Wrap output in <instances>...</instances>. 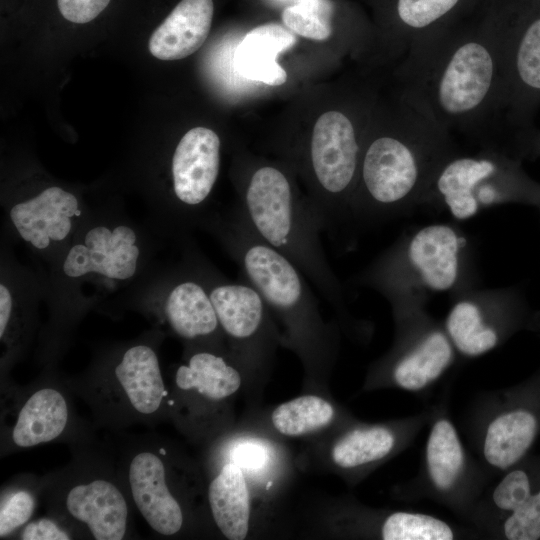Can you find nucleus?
Wrapping results in <instances>:
<instances>
[{"label":"nucleus","mask_w":540,"mask_h":540,"mask_svg":"<svg viewBox=\"0 0 540 540\" xmlns=\"http://www.w3.org/2000/svg\"><path fill=\"white\" fill-rule=\"evenodd\" d=\"M510 4L485 0L416 43L402 68V96L452 135L484 147L502 137Z\"/></svg>","instance_id":"obj_1"},{"label":"nucleus","mask_w":540,"mask_h":540,"mask_svg":"<svg viewBox=\"0 0 540 540\" xmlns=\"http://www.w3.org/2000/svg\"><path fill=\"white\" fill-rule=\"evenodd\" d=\"M202 227L215 235L244 279L266 301L279 328L281 346L291 350L302 365L303 390L329 396L337 330L324 320L304 273L254 232L240 208L210 213Z\"/></svg>","instance_id":"obj_2"},{"label":"nucleus","mask_w":540,"mask_h":540,"mask_svg":"<svg viewBox=\"0 0 540 540\" xmlns=\"http://www.w3.org/2000/svg\"><path fill=\"white\" fill-rule=\"evenodd\" d=\"M135 510L163 538L218 536L199 460L155 433L119 434L108 442Z\"/></svg>","instance_id":"obj_3"},{"label":"nucleus","mask_w":540,"mask_h":540,"mask_svg":"<svg viewBox=\"0 0 540 540\" xmlns=\"http://www.w3.org/2000/svg\"><path fill=\"white\" fill-rule=\"evenodd\" d=\"M350 217L389 216L428 195L453 135L401 97L395 127L362 148Z\"/></svg>","instance_id":"obj_4"},{"label":"nucleus","mask_w":540,"mask_h":540,"mask_svg":"<svg viewBox=\"0 0 540 540\" xmlns=\"http://www.w3.org/2000/svg\"><path fill=\"white\" fill-rule=\"evenodd\" d=\"M165 335L156 328L97 350L85 370L66 380L89 407L94 425L121 431L170 421V392L160 364Z\"/></svg>","instance_id":"obj_5"},{"label":"nucleus","mask_w":540,"mask_h":540,"mask_svg":"<svg viewBox=\"0 0 540 540\" xmlns=\"http://www.w3.org/2000/svg\"><path fill=\"white\" fill-rule=\"evenodd\" d=\"M69 448V463L43 476L41 501L47 514L77 539L135 538L136 510L110 444L93 435Z\"/></svg>","instance_id":"obj_6"},{"label":"nucleus","mask_w":540,"mask_h":540,"mask_svg":"<svg viewBox=\"0 0 540 540\" xmlns=\"http://www.w3.org/2000/svg\"><path fill=\"white\" fill-rule=\"evenodd\" d=\"M240 209L254 232L295 263L337 313L344 315L343 291L321 243L323 227L286 173L269 164L252 169L244 180Z\"/></svg>","instance_id":"obj_7"},{"label":"nucleus","mask_w":540,"mask_h":540,"mask_svg":"<svg viewBox=\"0 0 540 540\" xmlns=\"http://www.w3.org/2000/svg\"><path fill=\"white\" fill-rule=\"evenodd\" d=\"M167 383L170 421L193 445L204 448L236 425L245 380L226 346L184 345Z\"/></svg>","instance_id":"obj_8"},{"label":"nucleus","mask_w":540,"mask_h":540,"mask_svg":"<svg viewBox=\"0 0 540 540\" xmlns=\"http://www.w3.org/2000/svg\"><path fill=\"white\" fill-rule=\"evenodd\" d=\"M0 456L41 444L68 445L95 435V425L80 417L75 394L57 368L42 369L32 382L0 379Z\"/></svg>","instance_id":"obj_9"},{"label":"nucleus","mask_w":540,"mask_h":540,"mask_svg":"<svg viewBox=\"0 0 540 540\" xmlns=\"http://www.w3.org/2000/svg\"><path fill=\"white\" fill-rule=\"evenodd\" d=\"M201 270L226 347L244 375L250 408L261 399L281 335L260 292L248 281H231L200 257Z\"/></svg>","instance_id":"obj_10"},{"label":"nucleus","mask_w":540,"mask_h":540,"mask_svg":"<svg viewBox=\"0 0 540 540\" xmlns=\"http://www.w3.org/2000/svg\"><path fill=\"white\" fill-rule=\"evenodd\" d=\"M148 246L143 232L132 222L91 216L53 259L54 285L78 289L85 283L107 287L132 283L145 270Z\"/></svg>","instance_id":"obj_11"},{"label":"nucleus","mask_w":540,"mask_h":540,"mask_svg":"<svg viewBox=\"0 0 540 540\" xmlns=\"http://www.w3.org/2000/svg\"><path fill=\"white\" fill-rule=\"evenodd\" d=\"M282 440L247 417L205 446L200 458L229 460L240 467L268 533L281 520V500L297 468L296 458Z\"/></svg>","instance_id":"obj_12"},{"label":"nucleus","mask_w":540,"mask_h":540,"mask_svg":"<svg viewBox=\"0 0 540 540\" xmlns=\"http://www.w3.org/2000/svg\"><path fill=\"white\" fill-rule=\"evenodd\" d=\"M136 308L153 328L183 345L226 346L196 253H187L180 266L159 278L156 289L139 299Z\"/></svg>","instance_id":"obj_13"},{"label":"nucleus","mask_w":540,"mask_h":540,"mask_svg":"<svg viewBox=\"0 0 540 540\" xmlns=\"http://www.w3.org/2000/svg\"><path fill=\"white\" fill-rule=\"evenodd\" d=\"M540 108V0H511L505 51L502 136L526 143Z\"/></svg>","instance_id":"obj_14"},{"label":"nucleus","mask_w":540,"mask_h":540,"mask_svg":"<svg viewBox=\"0 0 540 540\" xmlns=\"http://www.w3.org/2000/svg\"><path fill=\"white\" fill-rule=\"evenodd\" d=\"M463 247V237L452 226L429 224L382 256L360 280L384 293L407 274H414L422 287L446 292L460 277Z\"/></svg>","instance_id":"obj_15"},{"label":"nucleus","mask_w":540,"mask_h":540,"mask_svg":"<svg viewBox=\"0 0 540 540\" xmlns=\"http://www.w3.org/2000/svg\"><path fill=\"white\" fill-rule=\"evenodd\" d=\"M221 142L211 129L195 127L179 140L171 160L173 206L168 220L177 235L203 225L208 217L203 208L217 181Z\"/></svg>","instance_id":"obj_16"},{"label":"nucleus","mask_w":540,"mask_h":540,"mask_svg":"<svg viewBox=\"0 0 540 540\" xmlns=\"http://www.w3.org/2000/svg\"><path fill=\"white\" fill-rule=\"evenodd\" d=\"M5 213L16 238L34 253L52 259L91 217L76 194L54 185L11 203Z\"/></svg>","instance_id":"obj_17"},{"label":"nucleus","mask_w":540,"mask_h":540,"mask_svg":"<svg viewBox=\"0 0 540 540\" xmlns=\"http://www.w3.org/2000/svg\"><path fill=\"white\" fill-rule=\"evenodd\" d=\"M207 483L209 512L219 535L244 540L268 534L240 467L229 460H199Z\"/></svg>","instance_id":"obj_18"},{"label":"nucleus","mask_w":540,"mask_h":540,"mask_svg":"<svg viewBox=\"0 0 540 540\" xmlns=\"http://www.w3.org/2000/svg\"><path fill=\"white\" fill-rule=\"evenodd\" d=\"M307 442L303 453L296 458L298 468L349 473L384 459L393 450L396 440L388 427L372 425L339 433L332 427Z\"/></svg>","instance_id":"obj_19"},{"label":"nucleus","mask_w":540,"mask_h":540,"mask_svg":"<svg viewBox=\"0 0 540 540\" xmlns=\"http://www.w3.org/2000/svg\"><path fill=\"white\" fill-rule=\"evenodd\" d=\"M507 160L498 148L484 147L476 155L456 152L440 167L428 196H437L455 219L468 220L480 210L475 199L477 188Z\"/></svg>","instance_id":"obj_20"},{"label":"nucleus","mask_w":540,"mask_h":540,"mask_svg":"<svg viewBox=\"0 0 540 540\" xmlns=\"http://www.w3.org/2000/svg\"><path fill=\"white\" fill-rule=\"evenodd\" d=\"M2 270L0 283V379L8 378L37 330V296Z\"/></svg>","instance_id":"obj_21"},{"label":"nucleus","mask_w":540,"mask_h":540,"mask_svg":"<svg viewBox=\"0 0 540 540\" xmlns=\"http://www.w3.org/2000/svg\"><path fill=\"white\" fill-rule=\"evenodd\" d=\"M212 0H182L154 30L150 53L160 60H179L196 52L205 42L213 18Z\"/></svg>","instance_id":"obj_22"},{"label":"nucleus","mask_w":540,"mask_h":540,"mask_svg":"<svg viewBox=\"0 0 540 540\" xmlns=\"http://www.w3.org/2000/svg\"><path fill=\"white\" fill-rule=\"evenodd\" d=\"M248 417L282 439L308 440L335 426L338 408L329 396L306 392L264 413L251 410Z\"/></svg>","instance_id":"obj_23"},{"label":"nucleus","mask_w":540,"mask_h":540,"mask_svg":"<svg viewBox=\"0 0 540 540\" xmlns=\"http://www.w3.org/2000/svg\"><path fill=\"white\" fill-rule=\"evenodd\" d=\"M485 0H392L398 45L407 52L425 37L476 9Z\"/></svg>","instance_id":"obj_24"},{"label":"nucleus","mask_w":540,"mask_h":540,"mask_svg":"<svg viewBox=\"0 0 540 540\" xmlns=\"http://www.w3.org/2000/svg\"><path fill=\"white\" fill-rule=\"evenodd\" d=\"M296 37L276 23H266L250 30L236 50V67L245 78L270 86L286 82L287 74L277 56L292 47Z\"/></svg>","instance_id":"obj_25"},{"label":"nucleus","mask_w":540,"mask_h":540,"mask_svg":"<svg viewBox=\"0 0 540 540\" xmlns=\"http://www.w3.org/2000/svg\"><path fill=\"white\" fill-rule=\"evenodd\" d=\"M537 430L535 417L525 410L503 413L489 424L483 452L486 461L499 469L515 464L531 446Z\"/></svg>","instance_id":"obj_26"},{"label":"nucleus","mask_w":540,"mask_h":540,"mask_svg":"<svg viewBox=\"0 0 540 540\" xmlns=\"http://www.w3.org/2000/svg\"><path fill=\"white\" fill-rule=\"evenodd\" d=\"M452 355L450 339L434 331L396 362L393 379L404 389L420 390L442 374Z\"/></svg>","instance_id":"obj_27"},{"label":"nucleus","mask_w":540,"mask_h":540,"mask_svg":"<svg viewBox=\"0 0 540 540\" xmlns=\"http://www.w3.org/2000/svg\"><path fill=\"white\" fill-rule=\"evenodd\" d=\"M43 487V476L33 473L17 474L1 486L0 539H13L33 518Z\"/></svg>","instance_id":"obj_28"},{"label":"nucleus","mask_w":540,"mask_h":540,"mask_svg":"<svg viewBox=\"0 0 540 540\" xmlns=\"http://www.w3.org/2000/svg\"><path fill=\"white\" fill-rule=\"evenodd\" d=\"M446 330L450 341L467 356H478L493 349L498 336L483 321L480 306L472 300H461L451 308Z\"/></svg>","instance_id":"obj_29"},{"label":"nucleus","mask_w":540,"mask_h":540,"mask_svg":"<svg viewBox=\"0 0 540 540\" xmlns=\"http://www.w3.org/2000/svg\"><path fill=\"white\" fill-rule=\"evenodd\" d=\"M426 460L433 484L440 490L450 489L462 470L464 455L456 430L448 420H439L432 427Z\"/></svg>","instance_id":"obj_30"},{"label":"nucleus","mask_w":540,"mask_h":540,"mask_svg":"<svg viewBox=\"0 0 540 540\" xmlns=\"http://www.w3.org/2000/svg\"><path fill=\"white\" fill-rule=\"evenodd\" d=\"M383 540H451L454 533L444 521L420 513L394 512L380 526Z\"/></svg>","instance_id":"obj_31"},{"label":"nucleus","mask_w":540,"mask_h":540,"mask_svg":"<svg viewBox=\"0 0 540 540\" xmlns=\"http://www.w3.org/2000/svg\"><path fill=\"white\" fill-rule=\"evenodd\" d=\"M333 3L330 0H297L282 12V20L294 33L323 41L332 34Z\"/></svg>","instance_id":"obj_32"},{"label":"nucleus","mask_w":540,"mask_h":540,"mask_svg":"<svg viewBox=\"0 0 540 540\" xmlns=\"http://www.w3.org/2000/svg\"><path fill=\"white\" fill-rule=\"evenodd\" d=\"M504 523V534L510 540H537L540 538V491L527 501Z\"/></svg>","instance_id":"obj_33"},{"label":"nucleus","mask_w":540,"mask_h":540,"mask_svg":"<svg viewBox=\"0 0 540 540\" xmlns=\"http://www.w3.org/2000/svg\"><path fill=\"white\" fill-rule=\"evenodd\" d=\"M531 496L530 482L522 470L508 473L495 487L493 502L501 510L514 511Z\"/></svg>","instance_id":"obj_34"},{"label":"nucleus","mask_w":540,"mask_h":540,"mask_svg":"<svg viewBox=\"0 0 540 540\" xmlns=\"http://www.w3.org/2000/svg\"><path fill=\"white\" fill-rule=\"evenodd\" d=\"M20 540H71L74 532L52 515L31 519L14 536Z\"/></svg>","instance_id":"obj_35"},{"label":"nucleus","mask_w":540,"mask_h":540,"mask_svg":"<svg viewBox=\"0 0 540 540\" xmlns=\"http://www.w3.org/2000/svg\"><path fill=\"white\" fill-rule=\"evenodd\" d=\"M110 0H57L61 15L68 21L84 24L95 19Z\"/></svg>","instance_id":"obj_36"},{"label":"nucleus","mask_w":540,"mask_h":540,"mask_svg":"<svg viewBox=\"0 0 540 540\" xmlns=\"http://www.w3.org/2000/svg\"><path fill=\"white\" fill-rule=\"evenodd\" d=\"M528 144H532V145H539L540 146V132L537 130L533 136L530 138V140L528 141L527 145Z\"/></svg>","instance_id":"obj_37"}]
</instances>
